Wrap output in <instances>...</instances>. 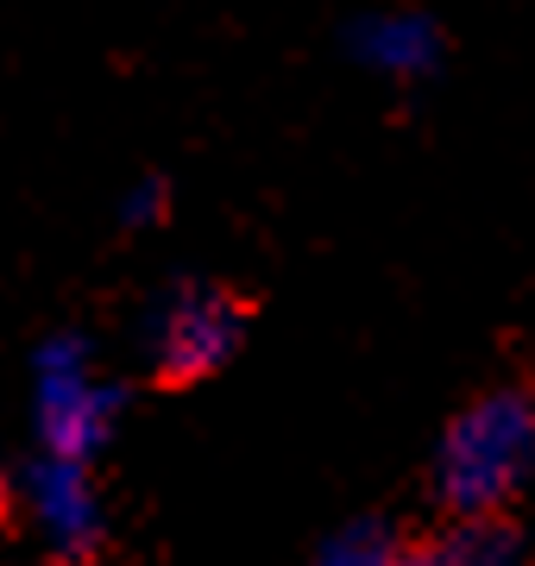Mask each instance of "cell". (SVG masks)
Wrapping results in <instances>:
<instances>
[{"label":"cell","mask_w":535,"mask_h":566,"mask_svg":"<svg viewBox=\"0 0 535 566\" xmlns=\"http://www.w3.org/2000/svg\"><path fill=\"white\" fill-rule=\"evenodd\" d=\"M535 465V390H492L479 397L441 441L434 485L441 504L460 516H492L523 472Z\"/></svg>","instance_id":"cell-1"},{"label":"cell","mask_w":535,"mask_h":566,"mask_svg":"<svg viewBox=\"0 0 535 566\" xmlns=\"http://www.w3.org/2000/svg\"><path fill=\"white\" fill-rule=\"evenodd\" d=\"M32 416H39L44 453L63 460H88L95 447L114 434L120 416V390L95 371L83 334H51L32 359Z\"/></svg>","instance_id":"cell-2"},{"label":"cell","mask_w":535,"mask_h":566,"mask_svg":"<svg viewBox=\"0 0 535 566\" xmlns=\"http://www.w3.org/2000/svg\"><path fill=\"white\" fill-rule=\"evenodd\" d=\"M240 334H246V308L233 303L227 290H214V283L170 290L158 303V315H151V327H145L151 365L165 378H208L240 346Z\"/></svg>","instance_id":"cell-3"},{"label":"cell","mask_w":535,"mask_h":566,"mask_svg":"<svg viewBox=\"0 0 535 566\" xmlns=\"http://www.w3.org/2000/svg\"><path fill=\"white\" fill-rule=\"evenodd\" d=\"M25 510H32V528H39L57 554H70V560L102 542V497H95L88 460L44 453V460L25 472Z\"/></svg>","instance_id":"cell-4"},{"label":"cell","mask_w":535,"mask_h":566,"mask_svg":"<svg viewBox=\"0 0 535 566\" xmlns=\"http://www.w3.org/2000/svg\"><path fill=\"white\" fill-rule=\"evenodd\" d=\"M441 560L448 566H523V535L497 516H466L441 542Z\"/></svg>","instance_id":"cell-5"},{"label":"cell","mask_w":535,"mask_h":566,"mask_svg":"<svg viewBox=\"0 0 535 566\" xmlns=\"http://www.w3.org/2000/svg\"><path fill=\"white\" fill-rule=\"evenodd\" d=\"M397 554H403V547H397L378 523H353L315 554V566H397Z\"/></svg>","instance_id":"cell-6"},{"label":"cell","mask_w":535,"mask_h":566,"mask_svg":"<svg viewBox=\"0 0 535 566\" xmlns=\"http://www.w3.org/2000/svg\"><path fill=\"white\" fill-rule=\"evenodd\" d=\"M397 566H448L441 547H416V554H397Z\"/></svg>","instance_id":"cell-7"},{"label":"cell","mask_w":535,"mask_h":566,"mask_svg":"<svg viewBox=\"0 0 535 566\" xmlns=\"http://www.w3.org/2000/svg\"><path fill=\"white\" fill-rule=\"evenodd\" d=\"M151 208H158V189H145L139 202H126V221H151Z\"/></svg>","instance_id":"cell-8"}]
</instances>
